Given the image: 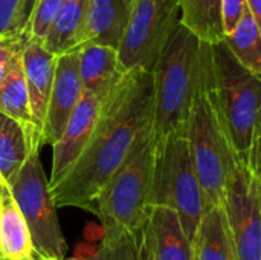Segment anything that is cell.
<instances>
[{"instance_id":"cell-16","label":"cell","mask_w":261,"mask_h":260,"mask_svg":"<svg viewBox=\"0 0 261 260\" xmlns=\"http://www.w3.org/2000/svg\"><path fill=\"white\" fill-rule=\"evenodd\" d=\"M0 112L11 116L17 123H20L28 135L35 144V133H34V121L29 103V90L24 77V67L21 60V51H18L8 64L5 78L0 84Z\"/></svg>"},{"instance_id":"cell-15","label":"cell","mask_w":261,"mask_h":260,"mask_svg":"<svg viewBox=\"0 0 261 260\" xmlns=\"http://www.w3.org/2000/svg\"><path fill=\"white\" fill-rule=\"evenodd\" d=\"M147 224L156 260H193L191 241L176 210L167 205H153L150 207Z\"/></svg>"},{"instance_id":"cell-1","label":"cell","mask_w":261,"mask_h":260,"mask_svg":"<svg viewBox=\"0 0 261 260\" xmlns=\"http://www.w3.org/2000/svg\"><path fill=\"white\" fill-rule=\"evenodd\" d=\"M153 72L147 69L125 72L102 103L81 156L50 188L57 208L75 207L95 215L101 190L124 162L142 130L153 124Z\"/></svg>"},{"instance_id":"cell-30","label":"cell","mask_w":261,"mask_h":260,"mask_svg":"<svg viewBox=\"0 0 261 260\" xmlns=\"http://www.w3.org/2000/svg\"><path fill=\"white\" fill-rule=\"evenodd\" d=\"M37 260H81V259H54V257H43V256H38L37 254Z\"/></svg>"},{"instance_id":"cell-22","label":"cell","mask_w":261,"mask_h":260,"mask_svg":"<svg viewBox=\"0 0 261 260\" xmlns=\"http://www.w3.org/2000/svg\"><path fill=\"white\" fill-rule=\"evenodd\" d=\"M61 2L63 0H38L37 2L34 12L31 15V20L24 31L26 38H37L43 41Z\"/></svg>"},{"instance_id":"cell-6","label":"cell","mask_w":261,"mask_h":260,"mask_svg":"<svg viewBox=\"0 0 261 260\" xmlns=\"http://www.w3.org/2000/svg\"><path fill=\"white\" fill-rule=\"evenodd\" d=\"M9 190L29 227L37 254L63 259L67 244L58 222L49 179L41 167L40 149H31L23 167L9 184Z\"/></svg>"},{"instance_id":"cell-21","label":"cell","mask_w":261,"mask_h":260,"mask_svg":"<svg viewBox=\"0 0 261 260\" xmlns=\"http://www.w3.org/2000/svg\"><path fill=\"white\" fill-rule=\"evenodd\" d=\"M223 41L245 67L261 74V31L249 8Z\"/></svg>"},{"instance_id":"cell-19","label":"cell","mask_w":261,"mask_h":260,"mask_svg":"<svg viewBox=\"0 0 261 260\" xmlns=\"http://www.w3.org/2000/svg\"><path fill=\"white\" fill-rule=\"evenodd\" d=\"M32 147L35 146L24 127L0 112V181L8 185L12 182Z\"/></svg>"},{"instance_id":"cell-31","label":"cell","mask_w":261,"mask_h":260,"mask_svg":"<svg viewBox=\"0 0 261 260\" xmlns=\"http://www.w3.org/2000/svg\"><path fill=\"white\" fill-rule=\"evenodd\" d=\"M0 260H8V259H0Z\"/></svg>"},{"instance_id":"cell-14","label":"cell","mask_w":261,"mask_h":260,"mask_svg":"<svg viewBox=\"0 0 261 260\" xmlns=\"http://www.w3.org/2000/svg\"><path fill=\"white\" fill-rule=\"evenodd\" d=\"M130 8L132 0H89L81 43L92 41L118 49L128 21Z\"/></svg>"},{"instance_id":"cell-24","label":"cell","mask_w":261,"mask_h":260,"mask_svg":"<svg viewBox=\"0 0 261 260\" xmlns=\"http://www.w3.org/2000/svg\"><path fill=\"white\" fill-rule=\"evenodd\" d=\"M246 8V0H222V21L225 34H229L237 26Z\"/></svg>"},{"instance_id":"cell-7","label":"cell","mask_w":261,"mask_h":260,"mask_svg":"<svg viewBox=\"0 0 261 260\" xmlns=\"http://www.w3.org/2000/svg\"><path fill=\"white\" fill-rule=\"evenodd\" d=\"M182 0H132L128 21L118 48L122 72L153 70L170 35L180 23Z\"/></svg>"},{"instance_id":"cell-9","label":"cell","mask_w":261,"mask_h":260,"mask_svg":"<svg viewBox=\"0 0 261 260\" xmlns=\"http://www.w3.org/2000/svg\"><path fill=\"white\" fill-rule=\"evenodd\" d=\"M84 93L78 70L76 48L58 55L49 106L44 120L41 146L54 144L63 133L72 112Z\"/></svg>"},{"instance_id":"cell-2","label":"cell","mask_w":261,"mask_h":260,"mask_svg":"<svg viewBox=\"0 0 261 260\" xmlns=\"http://www.w3.org/2000/svg\"><path fill=\"white\" fill-rule=\"evenodd\" d=\"M151 72L156 138L185 135L197 93L213 84V43L200 40L179 23Z\"/></svg>"},{"instance_id":"cell-10","label":"cell","mask_w":261,"mask_h":260,"mask_svg":"<svg viewBox=\"0 0 261 260\" xmlns=\"http://www.w3.org/2000/svg\"><path fill=\"white\" fill-rule=\"evenodd\" d=\"M101 107H102V103L95 95L89 92L83 93L61 136L52 144L54 156H52V170H50V178H49L50 188L64 178V175L72 169V166L81 156L93 132Z\"/></svg>"},{"instance_id":"cell-8","label":"cell","mask_w":261,"mask_h":260,"mask_svg":"<svg viewBox=\"0 0 261 260\" xmlns=\"http://www.w3.org/2000/svg\"><path fill=\"white\" fill-rule=\"evenodd\" d=\"M236 260H261V188L249 167L237 161L222 202Z\"/></svg>"},{"instance_id":"cell-11","label":"cell","mask_w":261,"mask_h":260,"mask_svg":"<svg viewBox=\"0 0 261 260\" xmlns=\"http://www.w3.org/2000/svg\"><path fill=\"white\" fill-rule=\"evenodd\" d=\"M58 55L47 51L41 40L26 38L21 48V60L24 67L26 84L29 90V103L34 121L35 144L41 149L44 120L52 92L55 66Z\"/></svg>"},{"instance_id":"cell-20","label":"cell","mask_w":261,"mask_h":260,"mask_svg":"<svg viewBox=\"0 0 261 260\" xmlns=\"http://www.w3.org/2000/svg\"><path fill=\"white\" fill-rule=\"evenodd\" d=\"M180 23L208 43L225 37L222 21V0H182Z\"/></svg>"},{"instance_id":"cell-29","label":"cell","mask_w":261,"mask_h":260,"mask_svg":"<svg viewBox=\"0 0 261 260\" xmlns=\"http://www.w3.org/2000/svg\"><path fill=\"white\" fill-rule=\"evenodd\" d=\"M246 3H248V8L252 12V15H254V18H255L261 31V0H246Z\"/></svg>"},{"instance_id":"cell-25","label":"cell","mask_w":261,"mask_h":260,"mask_svg":"<svg viewBox=\"0 0 261 260\" xmlns=\"http://www.w3.org/2000/svg\"><path fill=\"white\" fill-rule=\"evenodd\" d=\"M135 260H156L153 239H151V233H150L147 221L142 225V228L138 231V245H136V259Z\"/></svg>"},{"instance_id":"cell-23","label":"cell","mask_w":261,"mask_h":260,"mask_svg":"<svg viewBox=\"0 0 261 260\" xmlns=\"http://www.w3.org/2000/svg\"><path fill=\"white\" fill-rule=\"evenodd\" d=\"M24 41H26V37L18 32L9 31V32L0 34V84L5 78L9 61L18 51H21Z\"/></svg>"},{"instance_id":"cell-18","label":"cell","mask_w":261,"mask_h":260,"mask_svg":"<svg viewBox=\"0 0 261 260\" xmlns=\"http://www.w3.org/2000/svg\"><path fill=\"white\" fill-rule=\"evenodd\" d=\"M89 0H63L43 38L47 51L61 55L81 44Z\"/></svg>"},{"instance_id":"cell-4","label":"cell","mask_w":261,"mask_h":260,"mask_svg":"<svg viewBox=\"0 0 261 260\" xmlns=\"http://www.w3.org/2000/svg\"><path fill=\"white\" fill-rule=\"evenodd\" d=\"M150 205H167L177 211L190 241L208 208L185 135L158 139Z\"/></svg>"},{"instance_id":"cell-5","label":"cell","mask_w":261,"mask_h":260,"mask_svg":"<svg viewBox=\"0 0 261 260\" xmlns=\"http://www.w3.org/2000/svg\"><path fill=\"white\" fill-rule=\"evenodd\" d=\"M211 86L197 93L185 136L206 204L216 207L223 202L229 175L239 159L219 120Z\"/></svg>"},{"instance_id":"cell-28","label":"cell","mask_w":261,"mask_h":260,"mask_svg":"<svg viewBox=\"0 0 261 260\" xmlns=\"http://www.w3.org/2000/svg\"><path fill=\"white\" fill-rule=\"evenodd\" d=\"M246 166L249 167V170L255 176V179H257V182H258L261 188V136L258 139H255V143L252 144V147L249 150V155H248Z\"/></svg>"},{"instance_id":"cell-27","label":"cell","mask_w":261,"mask_h":260,"mask_svg":"<svg viewBox=\"0 0 261 260\" xmlns=\"http://www.w3.org/2000/svg\"><path fill=\"white\" fill-rule=\"evenodd\" d=\"M20 0H0V34L9 32Z\"/></svg>"},{"instance_id":"cell-17","label":"cell","mask_w":261,"mask_h":260,"mask_svg":"<svg viewBox=\"0 0 261 260\" xmlns=\"http://www.w3.org/2000/svg\"><path fill=\"white\" fill-rule=\"evenodd\" d=\"M193 260H236L222 205L208 207L191 241Z\"/></svg>"},{"instance_id":"cell-3","label":"cell","mask_w":261,"mask_h":260,"mask_svg":"<svg viewBox=\"0 0 261 260\" xmlns=\"http://www.w3.org/2000/svg\"><path fill=\"white\" fill-rule=\"evenodd\" d=\"M213 98L239 161L261 136V74L245 67L226 43H213Z\"/></svg>"},{"instance_id":"cell-12","label":"cell","mask_w":261,"mask_h":260,"mask_svg":"<svg viewBox=\"0 0 261 260\" xmlns=\"http://www.w3.org/2000/svg\"><path fill=\"white\" fill-rule=\"evenodd\" d=\"M76 51L78 70L84 92L95 95L104 103L125 75L119 64L118 49L86 41L76 46Z\"/></svg>"},{"instance_id":"cell-26","label":"cell","mask_w":261,"mask_h":260,"mask_svg":"<svg viewBox=\"0 0 261 260\" xmlns=\"http://www.w3.org/2000/svg\"><path fill=\"white\" fill-rule=\"evenodd\" d=\"M37 2L38 0H20L18 8H17V14L14 17V21H12V28H11L12 32H18V34L24 35L26 26H28V23L31 20V15L34 12V8H35Z\"/></svg>"},{"instance_id":"cell-13","label":"cell","mask_w":261,"mask_h":260,"mask_svg":"<svg viewBox=\"0 0 261 260\" xmlns=\"http://www.w3.org/2000/svg\"><path fill=\"white\" fill-rule=\"evenodd\" d=\"M0 259L37 260L29 227L9 190L0 181Z\"/></svg>"}]
</instances>
